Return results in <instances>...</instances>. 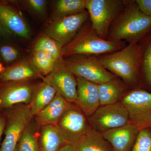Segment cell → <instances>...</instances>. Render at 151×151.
Returning <instances> with one entry per match:
<instances>
[{
	"label": "cell",
	"instance_id": "cell-1",
	"mask_svg": "<svg viewBox=\"0 0 151 151\" xmlns=\"http://www.w3.org/2000/svg\"><path fill=\"white\" fill-rule=\"evenodd\" d=\"M151 32V17L143 12L136 1L116 19L108 35L109 40L137 42Z\"/></svg>",
	"mask_w": 151,
	"mask_h": 151
},
{
	"label": "cell",
	"instance_id": "cell-2",
	"mask_svg": "<svg viewBox=\"0 0 151 151\" xmlns=\"http://www.w3.org/2000/svg\"><path fill=\"white\" fill-rule=\"evenodd\" d=\"M105 69L129 84L137 80L141 70V49L137 42H130L119 51L98 58Z\"/></svg>",
	"mask_w": 151,
	"mask_h": 151
},
{
	"label": "cell",
	"instance_id": "cell-3",
	"mask_svg": "<svg viewBox=\"0 0 151 151\" xmlns=\"http://www.w3.org/2000/svg\"><path fill=\"white\" fill-rule=\"evenodd\" d=\"M121 42L101 38L91 26L81 28L70 43L63 47V56L75 55H99L119 50Z\"/></svg>",
	"mask_w": 151,
	"mask_h": 151
},
{
	"label": "cell",
	"instance_id": "cell-4",
	"mask_svg": "<svg viewBox=\"0 0 151 151\" xmlns=\"http://www.w3.org/2000/svg\"><path fill=\"white\" fill-rule=\"evenodd\" d=\"M4 111L6 124L0 151H15L25 129L35 116L26 104L14 105Z\"/></svg>",
	"mask_w": 151,
	"mask_h": 151
},
{
	"label": "cell",
	"instance_id": "cell-5",
	"mask_svg": "<svg viewBox=\"0 0 151 151\" xmlns=\"http://www.w3.org/2000/svg\"><path fill=\"white\" fill-rule=\"evenodd\" d=\"M122 2L118 0H86V9L91 26L101 38L105 39L111 24L121 14Z\"/></svg>",
	"mask_w": 151,
	"mask_h": 151
},
{
	"label": "cell",
	"instance_id": "cell-6",
	"mask_svg": "<svg viewBox=\"0 0 151 151\" xmlns=\"http://www.w3.org/2000/svg\"><path fill=\"white\" fill-rule=\"evenodd\" d=\"M63 62L73 75L97 84H103L116 78L94 57L75 55L63 58Z\"/></svg>",
	"mask_w": 151,
	"mask_h": 151
},
{
	"label": "cell",
	"instance_id": "cell-7",
	"mask_svg": "<svg viewBox=\"0 0 151 151\" xmlns=\"http://www.w3.org/2000/svg\"><path fill=\"white\" fill-rule=\"evenodd\" d=\"M86 117L76 104L70 103L56 124L66 143L75 147L79 140L92 128Z\"/></svg>",
	"mask_w": 151,
	"mask_h": 151
},
{
	"label": "cell",
	"instance_id": "cell-8",
	"mask_svg": "<svg viewBox=\"0 0 151 151\" xmlns=\"http://www.w3.org/2000/svg\"><path fill=\"white\" fill-rule=\"evenodd\" d=\"M122 103L129 113V122L140 130L151 127V93L143 89L131 91Z\"/></svg>",
	"mask_w": 151,
	"mask_h": 151
},
{
	"label": "cell",
	"instance_id": "cell-9",
	"mask_svg": "<svg viewBox=\"0 0 151 151\" xmlns=\"http://www.w3.org/2000/svg\"><path fill=\"white\" fill-rule=\"evenodd\" d=\"M89 122L92 128L102 134L130 123L129 113L122 102L100 106L89 117Z\"/></svg>",
	"mask_w": 151,
	"mask_h": 151
},
{
	"label": "cell",
	"instance_id": "cell-10",
	"mask_svg": "<svg viewBox=\"0 0 151 151\" xmlns=\"http://www.w3.org/2000/svg\"><path fill=\"white\" fill-rule=\"evenodd\" d=\"M89 17L88 12L84 11L77 14L55 18L45 29V33L63 47L72 41Z\"/></svg>",
	"mask_w": 151,
	"mask_h": 151
},
{
	"label": "cell",
	"instance_id": "cell-11",
	"mask_svg": "<svg viewBox=\"0 0 151 151\" xmlns=\"http://www.w3.org/2000/svg\"><path fill=\"white\" fill-rule=\"evenodd\" d=\"M43 81L53 87L57 93L70 103L77 99V81L74 75L65 66L63 57L57 60L53 70L45 76Z\"/></svg>",
	"mask_w": 151,
	"mask_h": 151
},
{
	"label": "cell",
	"instance_id": "cell-12",
	"mask_svg": "<svg viewBox=\"0 0 151 151\" xmlns=\"http://www.w3.org/2000/svg\"><path fill=\"white\" fill-rule=\"evenodd\" d=\"M35 86L30 81L0 82V110L19 104L29 105Z\"/></svg>",
	"mask_w": 151,
	"mask_h": 151
},
{
	"label": "cell",
	"instance_id": "cell-13",
	"mask_svg": "<svg viewBox=\"0 0 151 151\" xmlns=\"http://www.w3.org/2000/svg\"><path fill=\"white\" fill-rule=\"evenodd\" d=\"M77 99L75 104L87 117H90L100 107L97 84L77 77Z\"/></svg>",
	"mask_w": 151,
	"mask_h": 151
},
{
	"label": "cell",
	"instance_id": "cell-14",
	"mask_svg": "<svg viewBox=\"0 0 151 151\" xmlns=\"http://www.w3.org/2000/svg\"><path fill=\"white\" fill-rule=\"evenodd\" d=\"M139 131L136 126L129 123L106 131L102 134L111 144L113 151H130Z\"/></svg>",
	"mask_w": 151,
	"mask_h": 151
},
{
	"label": "cell",
	"instance_id": "cell-15",
	"mask_svg": "<svg viewBox=\"0 0 151 151\" xmlns=\"http://www.w3.org/2000/svg\"><path fill=\"white\" fill-rule=\"evenodd\" d=\"M0 24L10 33L22 37L29 36V29L22 16L13 7L3 2H0Z\"/></svg>",
	"mask_w": 151,
	"mask_h": 151
},
{
	"label": "cell",
	"instance_id": "cell-16",
	"mask_svg": "<svg viewBox=\"0 0 151 151\" xmlns=\"http://www.w3.org/2000/svg\"><path fill=\"white\" fill-rule=\"evenodd\" d=\"M70 103L57 93L51 102L35 116L36 121L40 127L56 125Z\"/></svg>",
	"mask_w": 151,
	"mask_h": 151
},
{
	"label": "cell",
	"instance_id": "cell-17",
	"mask_svg": "<svg viewBox=\"0 0 151 151\" xmlns=\"http://www.w3.org/2000/svg\"><path fill=\"white\" fill-rule=\"evenodd\" d=\"M44 77L34 66L27 62L20 61L6 67V70L0 76V82L11 81H29L34 78Z\"/></svg>",
	"mask_w": 151,
	"mask_h": 151
},
{
	"label": "cell",
	"instance_id": "cell-18",
	"mask_svg": "<svg viewBox=\"0 0 151 151\" xmlns=\"http://www.w3.org/2000/svg\"><path fill=\"white\" fill-rule=\"evenodd\" d=\"M66 144L56 125L40 127L38 144L40 151H58Z\"/></svg>",
	"mask_w": 151,
	"mask_h": 151
},
{
	"label": "cell",
	"instance_id": "cell-19",
	"mask_svg": "<svg viewBox=\"0 0 151 151\" xmlns=\"http://www.w3.org/2000/svg\"><path fill=\"white\" fill-rule=\"evenodd\" d=\"M56 91L51 85L44 81L35 85L29 104L31 111L35 116L53 100Z\"/></svg>",
	"mask_w": 151,
	"mask_h": 151
},
{
	"label": "cell",
	"instance_id": "cell-20",
	"mask_svg": "<svg viewBox=\"0 0 151 151\" xmlns=\"http://www.w3.org/2000/svg\"><path fill=\"white\" fill-rule=\"evenodd\" d=\"M75 148L76 151H113L102 133L92 128L79 140Z\"/></svg>",
	"mask_w": 151,
	"mask_h": 151
},
{
	"label": "cell",
	"instance_id": "cell-21",
	"mask_svg": "<svg viewBox=\"0 0 151 151\" xmlns=\"http://www.w3.org/2000/svg\"><path fill=\"white\" fill-rule=\"evenodd\" d=\"M100 106L118 103L124 90V86L116 78L97 84Z\"/></svg>",
	"mask_w": 151,
	"mask_h": 151
},
{
	"label": "cell",
	"instance_id": "cell-22",
	"mask_svg": "<svg viewBox=\"0 0 151 151\" xmlns=\"http://www.w3.org/2000/svg\"><path fill=\"white\" fill-rule=\"evenodd\" d=\"M34 118L25 129L15 151H40L38 137L40 127Z\"/></svg>",
	"mask_w": 151,
	"mask_h": 151
},
{
	"label": "cell",
	"instance_id": "cell-23",
	"mask_svg": "<svg viewBox=\"0 0 151 151\" xmlns=\"http://www.w3.org/2000/svg\"><path fill=\"white\" fill-rule=\"evenodd\" d=\"M86 0H59L56 3V18L77 14L85 11Z\"/></svg>",
	"mask_w": 151,
	"mask_h": 151
},
{
	"label": "cell",
	"instance_id": "cell-24",
	"mask_svg": "<svg viewBox=\"0 0 151 151\" xmlns=\"http://www.w3.org/2000/svg\"><path fill=\"white\" fill-rule=\"evenodd\" d=\"M57 60L46 52L34 51L32 58L33 65L43 76H46L53 70Z\"/></svg>",
	"mask_w": 151,
	"mask_h": 151
},
{
	"label": "cell",
	"instance_id": "cell-25",
	"mask_svg": "<svg viewBox=\"0 0 151 151\" xmlns=\"http://www.w3.org/2000/svg\"><path fill=\"white\" fill-rule=\"evenodd\" d=\"M63 47L56 41L47 36H44L38 40L34 51L44 52L58 60L63 57Z\"/></svg>",
	"mask_w": 151,
	"mask_h": 151
},
{
	"label": "cell",
	"instance_id": "cell-26",
	"mask_svg": "<svg viewBox=\"0 0 151 151\" xmlns=\"http://www.w3.org/2000/svg\"><path fill=\"white\" fill-rule=\"evenodd\" d=\"M148 35L143 46L140 45L141 49V70L145 81L151 86V32Z\"/></svg>",
	"mask_w": 151,
	"mask_h": 151
},
{
	"label": "cell",
	"instance_id": "cell-27",
	"mask_svg": "<svg viewBox=\"0 0 151 151\" xmlns=\"http://www.w3.org/2000/svg\"><path fill=\"white\" fill-rule=\"evenodd\" d=\"M132 151H151V132L148 129L140 130Z\"/></svg>",
	"mask_w": 151,
	"mask_h": 151
},
{
	"label": "cell",
	"instance_id": "cell-28",
	"mask_svg": "<svg viewBox=\"0 0 151 151\" xmlns=\"http://www.w3.org/2000/svg\"><path fill=\"white\" fill-rule=\"evenodd\" d=\"M19 55L17 50L12 45H5L0 47V56L3 61L6 63H11L15 61Z\"/></svg>",
	"mask_w": 151,
	"mask_h": 151
},
{
	"label": "cell",
	"instance_id": "cell-29",
	"mask_svg": "<svg viewBox=\"0 0 151 151\" xmlns=\"http://www.w3.org/2000/svg\"><path fill=\"white\" fill-rule=\"evenodd\" d=\"M27 2L33 10L38 13H43L45 11L46 2L44 0H29Z\"/></svg>",
	"mask_w": 151,
	"mask_h": 151
},
{
	"label": "cell",
	"instance_id": "cell-30",
	"mask_svg": "<svg viewBox=\"0 0 151 151\" xmlns=\"http://www.w3.org/2000/svg\"><path fill=\"white\" fill-rule=\"evenodd\" d=\"M136 1L141 10L151 17V0H137Z\"/></svg>",
	"mask_w": 151,
	"mask_h": 151
},
{
	"label": "cell",
	"instance_id": "cell-31",
	"mask_svg": "<svg viewBox=\"0 0 151 151\" xmlns=\"http://www.w3.org/2000/svg\"><path fill=\"white\" fill-rule=\"evenodd\" d=\"M6 124V117L4 111L0 110V142L3 133L4 132Z\"/></svg>",
	"mask_w": 151,
	"mask_h": 151
},
{
	"label": "cell",
	"instance_id": "cell-32",
	"mask_svg": "<svg viewBox=\"0 0 151 151\" xmlns=\"http://www.w3.org/2000/svg\"><path fill=\"white\" fill-rule=\"evenodd\" d=\"M58 151H76L75 147L69 144H65Z\"/></svg>",
	"mask_w": 151,
	"mask_h": 151
},
{
	"label": "cell",
	"instance_id": "cell-33",
	"mask_svg": "<svg viewBox=\"0 0 151 151\" xmlns=\"http://www.w3.org/2000/svg\"><path fill=\"white\" fill-rule=\"evenodd\" d=\"M6 68V67L3 65L1 62H0V76L5 70Z\"/></svg>",
	"mask_w": 151,
	"mask_h": 151
}]
</instances>
